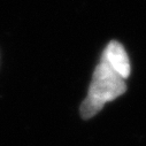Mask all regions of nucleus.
I'll use <instances>...</instances> for the list:
<instances>
[{
	"label": "nucleus",
	"instance_id": "f03ea898",
	"mask_svg": "<svg viewBox=\"0 0 146 146\" xmlns=\"http://www.w3.org/2000/svg\"><path fill=\"white\" fill-rule=\"evenodd\" d=\"M101 60H104L122 78L127 80L130 76V60L121 43L116 40L109 42L101 54Z\"/></svg>",
	"mask_w": 146,
	"mask_h": 146
},
{
	"label": "nucleus",
	"instance_id": "f257e3e1",
	"mask_svg": "<svg viewBox=\"0 0 146 146\" xmlns=\"http://www.w3.org/2000/svg\"><path fill=\"white\" fill-rule=\"evenodd\" d=\"M125 91V80L100 59L93 71L88 94L81 105V116L85 120L93 117L107 102L115 100Z\"/></svg>",
	"mask_w": 146,
	"mask_h": 146
}]
</instances>
